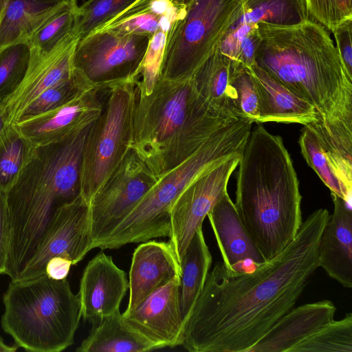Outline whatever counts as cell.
Returning <instances> with one entry per match:
<instances>
[{"mask_svg":"<svg viewBox=\"0 0 352 352\" xmlns=\"http://www.w3.org/2000/svg\"><path fill=\"white\" fill-rule=\"evenodd\" d=\"M330 214L311 213L278 255L249 271L218 262L184 324L181 345L190 352H248L294 308L319 267V242Z\"/></svg>","mask_w":352,"mask_h":352,"instance_id":"cell-1","label":"cell"},{"mask_svg":"<svg viewBox=\"0 0 352 352\" xmlns=\"http://www.w3.org/2000/svg\"><path fill=\"white\" fill-rule=\"evenodd\" d=\"M257 28L255 63L315 107L320 122L308 128L330 163L352 166V78L327 30L312 19L288 26L260 23Z\"/></svg>","mask_w":352,"mask_h":352,"instance_id":"cell-2","label":"cell"},{"mask_svg":"<svg viewBox=\"0 0 352 352\" xmlns=\"http://www.w3.org/2000/svg\"><path fill=\"white\" fill-rule=\"evenodd\" d=\"M235 207L265 261L281 252L301 225L299 181L283 138L252 127L238 164Z\"/></svg>","mask_w":352,"mask_h":352,"instance_id":"cell-3","label":"cell"},{"mask_svg":"<svg viewBox=\"0 0 352 352\" xmlns=\"http://www.w3.org/2000/svg\"><path fill=\"white\" fill-rule=\"evenodd\" d=\"M90 126L64 141L33 147L16 181L5 193L9 229L6 274L12 281L19 279L35 254L56 209L80 193L82 157Z\"/></svg>","mask_w":352,"mask_h":352,"instance_id":"cell-4","label":"cell"},{"mask_svg":"<svg viewBox=\"0 0 352 352\" xmlns=\"http://www.w3.org/2000/svg\"><path fill=\"white\" fill-rule=\"evenodd\" d=\"M237 120L208 109L199 96L194 76L159 77L151 94L138 96L130 148L157 179Z\"/></svg>","mask_w":352,"mask_h":352,"instance_id":"cell-5","label":"cell"},{"mask_svg":"<svg viewBox=\"0 0 352 352\" xmlns=\"http://www.w3.org/2000/svg\"><path fill=\"white\" fill-rule=\"evenodd\" d=\"M252 127V123L239 119L213 134L190 156L157 178L98 248L117 249L129 243L169 236L170 208L176 198L204 173L241 155Z\"/></svg>","mask_w":352,"mask_h":352,"instance_id":"cell-6","label":"cell"},{"mask_svg":"<svg viewBox=\"0 0 352 352\" xmlns=\"http://www.w3.org/2000/svg\"><path fill=\"white\" fill-rule=\"evenodd\" d=\"M1 325L15 344L32 352H60L74 344L81 316L78 294L66 278L46 274L10 283Z\"/></svg>","mask_w":352,"mask_h":352,"instance_id":"cell-7","label":"cell"},{"mask_svg":"<svg viewBox=\"0 0 352 352\" xmlns=\"http://www.w3.org/2000/svg\"><path fill=\"white\" fill-rule=\"evenodd\" d=\"M106 91L105 107L89 129L82 157L80 194L89 204L131 151L138 85L129 79Z\"/></svg>","mask_w":352,"mask_h":352,"instance_id":"cell-8","label":"cell"},{"mask_svg":"<svg viewBox=\"0 0 352 352\" xmlns=\"http://www.w3.org/2000/svg\"><path fill=\"white\" fill-rule=\"evenodd\" d=\"M243 0H193L166 34L160 77L192 76L242 10Z\"/></svg>","mask_w":352,"mask_h":352,"instance_id":"cell-9","label":"cell"},{"mask_svg":"<svg viewBox=\"0 0 352 352\" xmlns=\"http://www.w3.org/2000/svg\"><path fill=\"white\" fill-rule=\"evenodd\" d=\"M150 40L145 35L99 29L78 41L74 67L99 90L134 80Z\"/></svg>","mask_w":352,"mask_h":352,"instance_id":"cell-10","label":"cell"},{"mask_svg":"<svg viewBox=\"0 0 352 352\" xmlns=\"http://www.w3.org/2000/svg\"><path fill=\"white\" fill-rule=\"evenodd\" d=\"M156 181L131 149L89 204L91 250L111 233Z\"/></svg>","mask_w":352,"mask_h":352,"instance_id":"cell-11","label":"cell"},{"mask_svg":"<svg viewBox=\"0 0 352 352\" xmlns=\"http://www.w3.org/2000/svg\"><path fill=\"white\" fill-rule=\"evenodd\" d=\"M79 39L75 26L47 49L29 46V62L23 80L1 102L7 125L19 121L23 111L42 92L74 74V52Z\"/></svg>","mask_w":352,"mask_h":352,"instance_id":"cell-12","label":"cell"},{"mask_svg":"<svg viewBox=\"0 0 352 352\" xmlns=\"http://www.w3.org/2000/svg\"><path fill=\"white\" fill-rule=\"evenodd\" d=\"M91 250L89 204L79 193L59 206L35 254L19 280L36 278L45 274L47 261L62 256L76 265Z\"/></svg>","mask_w":352,"mask_h":352,"instance_id":"cell-13","label":"cell"},{"mask_svg":"<svg viewBox=\"0 0 352 352\" xmlns=\"http://www.w3.org/2000/svg\"><path fill=\"white\" fill-rule=\"evenodd\" d=\"M241 156H234L200 176L173 203L168 237L180 264L196 231L202 227L208 212L227 191L230 177L238 166Z\"/></svg>","mask_w":352,"mask_h":352,"instance_id":"cell-14","label":"cell"},{"mask_svg":"<svg viewBox=\"0 0 352 352\" xmlns=\"http://www.w3.org/2000/svg\"><path fill=\"white\" fill-rule=\"evenodd\" d=\"M180 276L146 296L131 311L122 314L126 325L158 349L181 345L184 318L180 305Z\"/></svg>","mask_w":352,"mask_h":352,"instance_id":"cell-15","label":"cell"},{"mask_svg":"<svg viewBox=\"0 0 352 352\" xmlns=\"http://www.w3.org/2000/svg\"><path fill=\"white\" fill-rule=\"evenodd\" d=\"M99 91L90 89L58 107L12 125L32 147L64 141L89 127L100 116L103 106Z\"/></svg>","mask_w":352,"mask_h":352,"instance_id":"cell-16","label":"cell"},{"mask_svg":"<svg viewBox=\"0 0 352 352\" xmlns=\"http://www.w3.org/2000/svg\"><path fill=\"white\" fill-rule=\"evenodd\" d=\"M125 272L111 256L100 252L85 267L78 294L81 316L94 322L120 310L129 289Z\"/></svg>","mask_w":352,"mask_h":352,"instance_id":"cell-17","label":"cell"},{"mask_svg":"<svg viewBox=\"0 0 352 352\" xmlns=\"http://www.w3.org/2000/svg\"><path fill=\"white\" fill-rule=\"evenodd\" d=\"M225 266L249 271L266 261L243 226L234 203L225 192L208 212Z\"/></svg>","mask_w":352,"mask_h":352,"instance_id":"cell-18","label":"cell"},{"mask_svg":"<svg viewBox=\"0 0 352 352\" xmlns=\"http://www.w3.org/2000/svg\"><path fill=\"white\" fill-rule=\"evenodd\" d=\"M181 276V264L169 241L142 243L132 255L129 280V298L123 314L133 310L157 288Z\"/></svg>","mask_w":352,"mask_h":352,"instance_id":"cell-19","label":"cell"},{"mask_svg":"<svg viewBox=\"0 0 352 352\" xmlns=\"http://www.w3.org/2000/svg\"><path fill=\"white\" fill-rule=\"evenodd\" d=\"M311 19L305 0H243L242 10L219 44L220 51L236 63L241 40L258 23L288 26Z\"/></svg>","mask_w":352,"mask_h":352,"instance_id":"cell-20","label":"cell"},{"mask_svg":"<svg viewBox=\"0 0 352 352\" xmlns=\"http://www.w3.org/2000/svg\"><path fill=\"white\" fill-rule=\"evenodd\" d=\"M333 212L326 223L319 242V267L346 288L352 287L351 205L331 193Z\"/></svg>","mask_w":352,"mask_h":352,"instance_id":"cell-21","label":"cell"},{"mask_svg":"<svg viewBox=\"0 0 352 352\" xmlns=\"http://www.w3.org/2000/svg\"><path fill=\"white\" fill-rule=\"evenodd\" d=\"M336 307L322 300L293 308L283 316L248 352H289L322 325L332 320Z\"/></svg>","mask_w":352,"mask_h":352,"instance_id":"cell-22","label":"cell"},{"mask_svg":"<svg viewBox=\"0 0 352 352\" xmlns=\"http://www.w3.org/2000/svg\"><path fill=\"white\" fill-rule=\"evenodd\" d=\"M259 96L258 123L268 122L300 124L309 128L320 122L319 115L309 102L297 96L256 63L250 70Z\"/></svg>","mask_w":352,"mask_h":352,"instance_id":"cell-23","label":"cell"},{"mask_svg":"<svg viewBox=\"0 0 352 352\" xmlns=\"http://www.w3.org/2000/svg\"><path fill=\"white\" fill-rule=\"evenodd\" d=\"M217 46L193 75L201 100L213 113L239 119L236 92L233 86L234 67L231 60Z\"/></svg>","mask_w":352,"mask_h":352,"instance_id":"cell-24","label":"cell"},{"mask_svg":"<svg viewBox=\"0 0 352 352\" xmlns=\"http://www.w3.org/2000/svg\"><path fill=\"white\" fill-rule=\"evenodd\" d=\"M69 1L10 0L0 22V52L14 45H28Z\"/></svg>","mask_w":352,"mask_h":352,"instance_id":"cell-25","label":"cell"},{"mask_svg":"<svg viewBox=\"0 0 352 352\" xmlns=\"http://www.w3.org/2000/svg\"><path fill=\"white\" fill-rule=\"evenodd\" d=\"M186 8L181 0H136L100 29L151 38L158 31L167 34L173 24L184 16Z\"/></svg>","mask_w":352,"mask_h":352,"instance_id":"cell-26","label":"cell"},{"mask_svg":"<svg viewBox=\"0 0 352 352\" xmlns=\"http://www.w3.org/2000/svg\"><path fill=\"white\" fill-rule=\"evenodd\" d=\"M158 349L124 323L120 310L92 322L88 336L76 349L78 352H145Z\"/></svg>","mask_w":352,"mask_h":352,"instance_id":"cell-27","label":"cell"},{"mask_svg":"<svg viewBox=\"0 0 352 352\" xmlns=\"http://www.w3.org/2000/svg\"><path fill=\"white\" fill-rule=\"evenodd\" d=\"M212 261L202 227H199L187 246L181 261L180 305L184 322L204 287Z\"/></svg>","mask_w":352,"mask_h":352,"instance_id":"cell-28","label":"cell"},{"mask_svg":"<svg viewBox=\"0 0 352 352\" xmlns=\"http://www.w3.org/2000/svg\"><path fill=\"white\" fill-rule=\"evenodd\" d=\"M289 352H352V314L328 322Z\"/></svg>","mask_w":352,"mask_h":352,"instance_id":"cell-29","label":"cell"},{"mask_svg":"<svg viewBox=\"0 0 352 352\" xmlns=\"http://www.w3.org/2000/svg\"><path fill=\"white\" fill-rule=\"evenodd\" d=\"M32 148L13 125L0 133V192L5 194L14 185Z\"/></svg>","mask_w":352,"mask_h":352,"instance_id":"cell-30","label":"cell"},{"mask_svg":"<svg viewBox=\"0 0 352 352\" xmlns=\"http://www.w3.org/2000/svg\"><path fill=\"white\" fill-rule=\"evenodd\" d=\"M298 144L307 164L329 188L331 193L336 195L351 205V193L347 191L336 175L317 135L308 127L304 126L298 139Z\"/></svg>","mask_w":352,"mask_h":352,"instance_id":"cell-31","label":"cell"},{"mask_svg":"<svg viewBox=\"0 0 352 352\" xmlns=\"http://www.w3.org/2000/svg\"><path fill=\"white\" fill-rule=\"evenodd\" d=\"M93 88L95 87L75 68L70 78L50 87L34 99L23 111L19 121L58 107Z\"/></svg>","mask_w":352,"mask_h":352,"instance_id":"cell-32","label":"cell"},{"mask_svg":"<svg viewBox=\"0 0 352 352\" xmlns=\"http://www.w3.org/2000/svg\"><path fill=\"white\" fill-rule=\"evenodd\" d=\"M136 0H87L78 6L76 30L80 39L98 30Z\"/></svg>","mask_w":352,"mask_h":352,"instance_id":"cell-33","label":"cell"},{"mask_svg":"<svg viewBox=\"0 0 352 352\" xmlns=\"http://www.w3.org/2000/svg\"><path fill=\"white\" fill-rule=\"evenodd\" d=\"M30 58L28 45L19 43L0 52V101L20 84L25 74Z\"/></svg>","mask_w":352,"mask_h":352,"instance_id":"cell-34","label":"cell"},{"mask_svg":"<svg viewBox=\"0 0 352 352\" xmlns=\"http://www.w3.org/2000/svg\"><path fill=\"white\" fill-rule=\"evenodd\" d=\"M233 86L236 92V115L239 119L258 123L259 118V96L251 72L241 65L234 66Z\"/></svg>","mask_w":352,"mask_h":352,"instance_id":"cell-35","label":"cell"},{"mask_svg":"<svg viewBox=\"0 0 352 352\" xmlns=\"http://www.w3.org/2000/svg\"><path fill=\"white\" fill-rule=\"evenodd\" d=\"M77 0L67 2L31 39L28 46L47 49L72 31L78 16Z\"/></svg>","mask_w":352,"mask_h":352,"instance_id":"cell-36","label":"cell"},{"mask_svg":"<svg viewBox=\"0 0 352 352\" xmlns=\"http://www.w3.org/2000/svg\"><path fill=\"white\" fill-rule=\"evenodd\" d=\"M311 19L333 32L343 21L352 19V0H305Z\"/></svg>","mask_w":352,"mask_h":352,"instance_id":"cell-37","label":"cell"},{"mask_svg":"<svg viewBox=\"0 0 352 352\" xmlns=\"http://www.w3.org/2000/svg\"><path fill=\"white\" fill-rule=\"evenodd\" d=\"M332 33L342 63L349 76L352 78V19L339 24Z\"/></svg>","mask_w":352,"mask_h":352,"instance_id":"cell-38","label":"cell"},{"mask_svg":"<svg viewBox=\"0 0 352 352\" xmlns=\"http://www.w3.org/2000/svg\"><path fill=\"white\" fill-rule=\"evenodd\" d=\"M260 41L257 26L251 30L240 41L235 65H242L244 68L252 70L255 64L256 52Z\"/></svg>","mask_w":352,"mask_h":352,"instance_id":"cell-39","label":"cell"},{"mask_svg":"<svg viewBox=\"0 0 352 352\" xmlns=\"http://www.w3.org/2000/svg\"><path fill=\"white\" fill-rule=\"evenodd\" d=\"M8 243L9 229L5 194L0 192V274L6 272Z\"/></svg>","mask_w":352,"mask_h":352,"instance_id":"cell-40","label":"cell"},{"mask_svg":"<svg viewBox=\"0 0 352 352\" xmlns=\"http://www.w3.org/2000/svg\"><path fill=\"white\" fill-rule=\"evenodd\" d=\"M72 265L70 260L62 256H54L47 261L45 274L52 279L63 280L67 278Z\"/></svg>","mask_w":352,"mask_h":352,"instance_id":"cell-41","label":"cell"},{"mask_svg":"<svg viewBox=\"0 0 352 352\" xmlns=\"http://www.w3.org/2000/svg\"><path fill=\"white\" fill-rule=\"evenodd\" d=\"M18 349L16 345L9 346L6 344L3 338L0 336V352H14Z\"/></svg>","mask_w":352,"mask_h":352,"instance_id":"cell-42","label":"cell"},{"mask_svg":"<svg viewBox=\"0 0 352 352\" xmlns=\"http://www.w3.org/2000/svg\"><path fill=\"white\" fill-rule=\"evenodd\" d=\"M5 118L3 113L1 104L0 101V133L2 132V131L7 126Z\"/></svg>","mask_w":352,"mask_h":352,"instance_id":"cell-43","label":"cell"},{"mask_svg":"<svg viewBox=\"0 0 352 352\" xmlns=\"http://www.w3.org/2000/svg\"><path fill=\"white\" fill-rule=\"evenodd\" d=\"M9 1L10 0H0V22L5 13Z\"/></svg>","mask_w":352,"mask_h":352,"instance_id":"cell-44","label":"cell"},{"mask_svg":"<svg viewBox=\"0 0 352 352\" xmlns=\"http://www.w3.org/2000/svg\"><path fill=\"white\" fill-rule=\"evenodd\" d=\"M182 2L186 6V7L193 1V0H181Z\"/></svg>","mask_w":352,"mask_h":352,"instance_id":"cell-45","label":"cell"}]
</instances>
